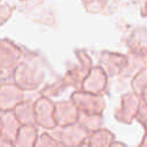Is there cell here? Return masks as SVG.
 <instances>
[{"mask_svg": "<svg viewBox=\"0 0 147 147\" xmlns=\"http://www.w3.org/2000/svg\"><path fill=\"white\" fill-rule=\"evenodd\" d=\"M44 78V71L36 60V55L24 54L22 61L16 67L13 79L24 91L33 90L40 85Z\"/></svg>", "mask_w": 147, "mask_h": 147, "instance_id": "obj_1", "label": "cell"}, {"mask_svg": "<svg viewBox=\"0 0 147 147\" xmlns=\"http://www.w3.org/2000/svg\"><path fill=\"white\" fill-rule=\"evenodd\" d=\"M24 56L23 49L9 39H0V82L13 77L16 67Z\"/></svg>", "mask_w": 147, "mask_h": 147, "instance_id": "obj_2", "label": "cell"}, {"mask_svg": "<svg viewBox=\"0 0 147 147\" xmlns=\"http://www.w3.org/2000/svg\"><path fill=\"white\" fill-rule=\"evenodd\" d=\"M70 99L77 106L78 110L85 114H102L106 107L102 94L91 93L82 88L72 93Z\"/></svg>", "mask_w": 147, "mask_h": 147, "instance_id": "obj_3", "label": "cell"}, {"mask_svg": "<svg viewBox=\"0 0 147 147\" xmlns=\"http://www.w3.org/2000/svg\"><path fill=\"white\" fill-rule=\"evenodd\" d=\"M140 95L137 94L134 91L131 93H126L121 98L119 106L117 107L116 111L114 113L115 117L118 122L130 124L136 117L139 111L141 100Z\"/></svg>", "mask_w": 147, "mask_h": 147, "instance_id": "obj_4", "label": "cell"}, {"mask_svg": "<svg viewBox=\"0 0 147 147\" xmlns=\"http://www.w3.org/2000/svg\"><path fill=\"white\" fill-rule=\"evenodd\" d=\"M24 90L15 82H0V111L14 110L15 107L23 101Z\"/></svg>", "mask_w": 147, "mask_h": 147, "instance_id": "obj_5", "label": "cell"}, {"mask_svg": "<svg viewBox=\"0 0 147 147\" xmlns=\"http://www.w3.org/2000/svg\"><path fill=\"white\" fill-rule=\"evenodd\" d=\"M55 103L52 102L49 96L41 95L37 101H34V111H36V124L53 130L56 127L55 116Z\"/></svg>", "mask_w": 147, "mask_h": 147, "instance_id": "obj_6", "label": "cell"}, {"mask_svg": "<svg viewBox=\"0 0 147 147\" xmlns=\"http://www.w3.org/2000/svg\"><path fill=\"white\" fill-rule=\"evenodd\" d=\"M59 130V137L56 138L59 145L65 146V145H86L87 138L90 136V132L82 126L78 122L75 124L65 125V126H57Z\"/></svg>", "mask_w": 147, "mask_h": 147, "instance_id": "obj_7", "label": "cell"}, {"mask_svg": "<svg viewBox=\"0 0 147 147\" xmlns=\"http://www.w3.org/2000/svg\"><path fill=\"white\" fill-rule=\"evenodd\" d=\"M107 76L108 74L101 65H93L88 74L82 82L80 88L95 94H103V91L107 88Z\"/></svg>", "mask_w": 147, "mask_h": 147, "instance_id": "obj_8", "label": "cell"}, {"mask_svg": "<svg viewBox=\"0 0 147 147\" xmlns=\"http://www.w3.org/2000/svg\"><path fill=\"white\" fill-rule=\"evenodd\" d=\"M79 114L80 111L71 99L70 101H61L55 103L54 116L57 126H65L77 123Z\"/></svg>", "mask_w": 147, "mask_h": 147, "instance_id": "obj_9", "label": "cell"}, {"mask_svg": "<svg viewBox=\"0 0 147 147\" xmlns=\"http://www.w3.org/2000/svg\"><path fill=\"white\" fill-rule=\"evenodd\" d=\"M126 57L127 55H123L119 53L102 52L99 57V63L109 76L121 75L124 69Z\"/></svg>", "mask_w": 147, "mask_h": 147, "instance_id": "obj_10", "label": "cell"}, {"mask_svg": "<svg viewBox=\"0 0 147 147\" xmlns=\"http://www.w3.org/2000/svg\"><path fill=\"white\" fill-rule=\"evenodd\" d=\"M38 138L36 124H24L20 126V130L14 140V146H34Z\"/></svg>", "mask_w": 147, "mask_h": 147, "instance_id": "obj_11", "label": "cell"}, {"mask_svg": "<svg viewBox=\"0 0 147 147\" xmlns=\"http://www.w3.org/2000/svg\"><path fill=\"white\" fill-rule=\"evenodd\" d=\"M14 113H15L17 119L20 121V123L22 125H24V124H36L34 102H32L31 100L22 101L21 103H18L15 107Z\"/></svg>", "mask_w": 147, "mask_h": 147, "instance_id": "obj_12", "label": "cell"}, {"mask_svg": "<svg viewBox=\"0 0 147 147\" xmlns=\"http://www.w3.org/2000/svg\"><path fill=\"white\" fill-rule=\"evenodd\" d=\"M21 125L22 124L17 119L14 110L3 111V115H2V133L5 136H7L13 142L16 138V134H17Z\"/></svg>", "mask_w": 147, "mask_h": 147, "instance_id": "obj_13", "label": "cell"}, {"mask_svg": "<svg viewBox=\"0 0 147 147\" xmlns=\"http://www.w3.org/2000/svg\"><path fill=\"white\" fill-rule=\"evenodd\" d=\"M115 140V136L105 127H99L95 131H92L87 138V146H111Z\"/></svg>", "mask_w": 147, "mask_h": 147, "instance_id": "obj_14", "label": "cell"}, {"mask_svg": "<svg viewBox=\"0 0 147 147\" xmlns=\"http://www.w3.org/2000/svg\"><path fill=\"white\" fill-rule=\"evenodd\" d=\"M86 10L90 13H98L100 11L103 6L107 3V0H82Z\"/></svg>", "mask_w": 147, "mask_h": 147, "instance_id": "obj_15", "label": "cell"}, {"mask_svg": "<svg viewBox=\"0 0 147 147\" xmlns=\"http://www.w3.org/2000/svg\"><path fill=\"white\" fill-rule=\"evenodd\" d=\"M34 146H59V142L54 138V136H51L49 133L44 132L41 136L37 138Z\"/></svg>", "mask_w": 147, "mask_h": 147, "instance_id": "obj_16", "label": "cell"}, {"mask_svg": "<svg viewBox=\"0 0 147 147\" xmlns=\"http://www.w3.org/2000/svg\"><path fill=\"white\" fill-rule=\"evenodd\" d=\"M11 13H13V7L7 2H1L0 0V25L9 18Z\"/></svg>", "mask_w": 147, "mask_h": 147, "instance_id": "obj_17", "label": "cell"}, {"mask_svg": "<svg viewBox=\"0 0 147 147\" xmlns=\"http://www.w3.org/2000/svg\"><path fill=\"white\" fill-rule=\"evenodd\" d=\"M141 15L147 16V0H142L141 3Z\"/></svg>", "mask_w": 147, "mask_h": 147, "instance_id": "obj_18", "label": "cell"}, {"mask_svg": "<svg viewBox=\"0 0 147 147\" xmlns=\"http://www.w3.org/2000/svg\"><path fill=\"white\" fill-rule=\"evenodd\" d=\"M140 98H141L142 102H145V103L147 105V86L144 87V90L141 91V93H140Z\"/></svg>", "mask_w": 147, "mask_h": 147, "instance_id": "obj_19", "label": "cell"}, {"mask_svg": "<svg viewBox=\"0 0 147 147\" xmlns=\"http://www.w3.org/2000/svg\"><path fill=\"white\" fill-rule=\"evenodd\" d=\"M113 146H125V144L124 142H119V141H113V144H111V147Z\"/></svg>", "mask_w": 147, "mask_h": 147, "instance_id": "obj_20", "label": "cell"}]
</instances>
